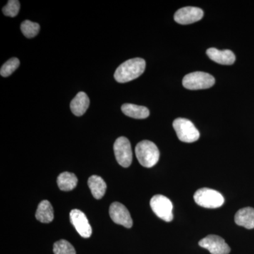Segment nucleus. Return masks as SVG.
I'll return each mask as SVG.
<instances>
[{
    "instance_id": "7",
    "label": "nucleus",
    "mask_w": 254,
    "mask_h": 254,
    "mask_svg": "<svg viewBox=\"0 0 254 254\" xmlns=\"http://www.w3.org/2000/svg\"><path fill=\"white\" fill-rule=\"evenodd\" d=\"M114 152L117 161L123 168H128L132 163L133 154L131 143L126 137H120L114 144Z\"/></svg>"
},
{
    "instance_id": "4",
    "label": "nucleus",
    "mask_w": 254,
    "mask_h": 254,
    "mask_svg": "<svg viewBox=\"0 0 254 254\" xmlns=\"http://www.w3.org/2000/svg\"><path fill=\"white\" fill-rule=\"evenodd\" d=\"M174 129L177 137L185 143H193L198 141L200 133L190 120L185 118H177L173 122Z\"/></svg>"
},
{
    "instance_id": "20",
    "label": "nucleus",
    "mask_w": 254,
    "mask_h": 254,
    "mask_svg": "<svg viewBox=\"0 0 254 254\" xmlns=\"http://www.w3.org/2000/svg\"><path fill=\"white\" fill-rule=\"evenodd\" d=\"M19 65L20 61L18 58H11L1 66L0 74L3 77H8L17 69Z\"/></svg>"
},
{
    "instance_id": "14",
    "label": "nucleus",
    "mask_w": 254,
    "mask_h": 254,
    "mask_svg": "<svg viewBox=\"0 0 254 254\" xmlns=\"http://www.w3.org/2000/svg\"><path fill=\"white\" fill-rule=\"evenodd\" d=\"M90 105V100L84 92H79L70 103V108L73 115L80 117L84 115Z\"/></svg>"
},
{
    "instance_id": "19",
    "label": "nucleus",
    "mask_w": 254,
    "mask_h": 254,
    "mask_svg": "<svg viewBox=\"0 0 254 254\" xmlns=\"http://www.w3.org/2000/svg\"><path fill=\"white\" fill-rule=\"evenodd\" d=\"M40 28H41L38 23L32 22L29 20L23 21L21 25V30L23 34L28 38L36 37L39 33Z\"/></svg>"
},
{
    "instance_id": "1",
    "label": "nucleus",
    "mask_w": 254,
    "mask_h": 254,
    "mask_svg": "<svg viewBox=\"0 0 254 254\" xmlns=\"http://www.w3.org/2000/svg\"><path fill=\"white\" fill-rule=\"evenodd\" d=\"M145 62L141 58L128 60L120 64L115 71V80L118 83H127L133 81L144 72Z\"/></svg>"
},
{
    "instance_id": "5",
    "label": "nucleus",
    "mask_w": 254,
    "mask_h": 254,
    "mask_svg": "<svg viewBox=\"0 0 254 254\" xmlns=\"http://www.w3.org/2000/svg\"><path fill=\"white\" fill-rule=\"evenodd\" d=\"M215 82V78L212 75L202 71H195L186 75L182 83L187 89L200 90L211 88Z\"/></svg>"
},
{
    "instance_id": "10",
    "label": "nucleus",
    "mask_w": 254,
    "mask_h": 254,
    "mask_svg": "<svg viewBox=\"0 0 254 254\" xmlns=\"http://www.w3.org/2000/svg\"><path fill=\"white\" fill-rule=\"evenodd\" d=\"M70 221L78 233L83 238H89L92 235V227L86 215L78 209L70 212Z\"/></svg>"
},
{
    "instance_id": "2",
    "label": "nucleus",
    "mask_w": 254,
    "mask_h": 254,
    "mask_svg": "<svg viewBox=\"0 0 254 254\" xmlns=\"http://www.w3.org/2000/svg\"><path fill=\"white\" fill-rule=\"evenodd\" d=\"M135 153L138 162L145 168L155 166L160 158L158 147L154 143L148 140L138 143L135 148Z\"/></svg>"
},
{
    "instance_id": "21",
    "label": "nucleus",
    "mask_w": 254,
    "mask_h": 254,
    "mask_svg": "<svg viewBox=\"0 0 254 254\" xmlns=\"http://www.w3.org/2000/svg\"><path fill=\"white\" fill-rule=\"evenodd\" d=\"M53 252L55 254H76L72 245L66 240H62L55 242Z\"/></svg>"
},
{
    "instance_id": "15",
    "label": "nucleus",
    "mask_w": 254,
    "mask_h": 254,
    "mask_svg": "<svg viewBox=\"0 0 254 254\" xmlns=\"http://www.w3.org/2000/svg\"><path fill=\"white\" fill-rule=\"evenodd\" d=\"M36 218L38 221L43 223H50L53 221L54 219V210L50 201L44 200L39 203L36 210Z\"/></svg>"
},
{
    "instance_id": "13",
    "label": "nucleus",
    "mask_w": 254,
    "mask_h": 254,
    "mask_svg": "<svg viewBox=\"0 0 254 254\" xmlns=\"http://www.w3.org/2000/svg\"><path fill=\"white\" fill-rule=\"evenodd\" d=\"M237 225L245 227L248 230L254 229V208L246 207L239 210L235 216Z\"/></svg>"
},
{
    "instance_id": "11",
    "label": "nucleus",
    "mask_w": 254,
    "mask_h": 254,
    "mask_svg": "<svg viewBox=\"0 0 254 254\" xmlns=\"http://www.w3.org/2000/svg\"><path fill=\"white\" fill-rule=\"evenodd\" d=\"M203 16V10L198 7L193 6H187L179 9L175 13V21L180 24L187 25L190 24L200 21Z\"/></svg>"
},
{
    "instance_id": "18",
    "label": "nucleus",
    "mask_w": 254,
    "mask_h": 254,
    "mask_svg": "<svg viewBox=\"0 0 254 254\" xmlns=\"http://www.w3.org/2000/svg\"><path fill=\"white\" fill-rule=\"evenodd\" d=\"M78 179L73 173L64 172L60 174L58 177V185L62 190L69 191L76 188Z\"/></svg>"
},
{
    "instance_id": "17",
    "label": "nucleus",
    "mask_w": 254,
    "mask_h": 254,
    "mask_svg": "<svg viewBox=\"0 0 254 254\" xmlns=\"http://www.w3.org/2000/svg\"><path fill=\"white\" fill-rule=\"evenodd\" d=\"M88 185L95 198L100 199L103 198L106 191L107 185L101 177L93 175L88 179Z\"/></svg>"
},
{
    "instance_id": "6",
    "label": "nucleus",
    "mask_w": 254,
    "mask_h": 254,
    "mask_svg": "<svg viewBox=\"0 0 254 254\" xmlns=\"http://www.w3.org/2000/svg\"><path fill=\"white\" fill-rule=\"evenodd\" d=\"M150 207L159 218L165 222L173 220V205L168 197L163 195H155L150 201Z\"/></svg>"
},
{
    "instance_id": "8",
    "label": "nucleus",
    "mask_w": 254,
    "mask_h": 254,
    "mask_svg": "<svg viewBox=\"0 0 254 254\" xmlns=\"http://www.w3.org/2000/svg\"><path fill=\"white\" fill-rule=\"evenodd\" d=\"M198 245L211 254H229L231 250L225 241L218 235H208L200 240Z\"/></svg>"
},
{
    "instance_id": "12",
    "label": "nucleus",
    "mask_w": 254,
    "mask_h": 254,
    "mask_svg": "<svg viewBox=\"0 0 254 254\" xmlns=\"http://www.w3.org/2000/svg\"><path fill=\"white\" fill-rule=\"evenodd\" d=\"M210 60L222 65H231L235 63L236 57L230 50H219L216 48H209L206 52Z\"/></svg>"
},
{
    "instance_id": "22",
    "label": "nucleus",
    "mask_w": 254,
    "mask_h": 254,
    "mask_svg": "<svg viewBox=\"0 0 254 254\" xmlns=\"http://www.w3.org/2000/svg\"><path fill=\"white\" fill-rule=\"evenodd\" d=\"M20 10V2L18 0H9L2 8L3 14L9 17L17 16Z\"/></svg>"
},
{
    "instance_id": "3",
    "label": "nucleus",
    "mask_w": 254,
    "mask_h": 254,
    "mask_svg": "<svg viewBox=\"0 0 254 254\" xmlns=\"http://www.w3.org/2000/svg\"><path fill=\"white\" fill-rule=\"evenodd\" d=\"M193 198L197 204L206 208H220L225 203V198L220 192L208 188L197 190Z\"/></svg>"
},
{
    "instance_id": "16",
    "label": "nucleus",
    "mask_w": 254,
    "mask_h": 254,
    "mask_svg": "<svg viewBox=\"0 0 254 254\" xmlns=\"http://www.w3.org/2000/svg\"><path fill=\"white\" fill-rule=\"evenodd\" d=\"M122 111L127 116L133 119H145L150 115V111L146 107L126 103L122 106Z\"/></svg>"
},
{
    "instance_id": "9",
    "label": "nucleus",
    "mask_w": 254,
    "mask_h": 254,
    "mask_svg": "<svg viewBox=\"0 0 254 254\" xmlns=\"http://www.w3.org/2000/svg\"><path fill=\"white\" fill-rule=\"evenodd\" d=\"M110 218L118 225H123L127 228H131L133 220L128 209L119 202H114L110 207Z\"/></svg>"
}]
</instances>
